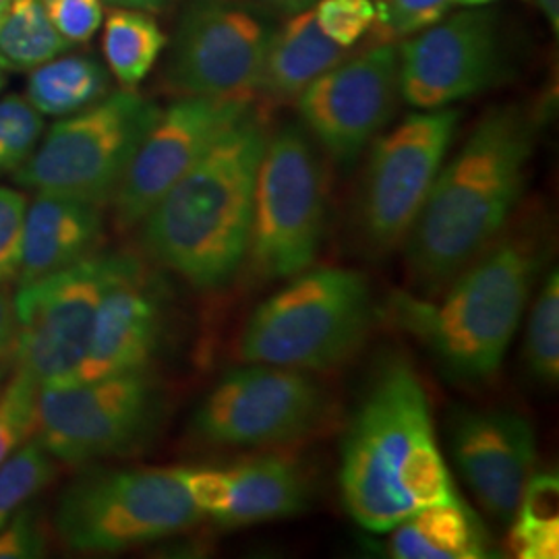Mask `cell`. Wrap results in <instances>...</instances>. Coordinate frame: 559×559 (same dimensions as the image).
I'll return each mask as SVG.
<instances>
[{
  "label": "cell",
  "instance_id": "obj_1",
  "mask_svg": "<svg viewBox=\"0 0 559 559\" xmlns=\"http://www.w3.org/2000/svg\"><path fill=\"white\" fill-rule=\"evenodd\" d=\"M338 480L348 516L376 535L417 510L459 498L427 390L399 353L373 365L342 440Z\"/></svg>",
  "mask_w": 559,
  "mask_h": 559
},
{
  "label": "cell",
  "instance_id": "obj_2",
  "mask_svg": "<svg viewBox=\"0 0 559 559\" xmlns=\"http://www.w3.org/2000/svg\"><path fill=\"white\" fill-rule=\"evenodd\" d=\"M554 251L547 222L508 224L479 258L423 299L399 290L388 302L390 320L419 342L441 373L459 383H487L498 376Z\"/></svg>",
  "mask_w": 559,
  "mask_h": 559
},
{
  "label": "cell",
  "instance_id": "obj_3",
  "mask_svg": "<svg viewBox=\"0 0 559 559\" xmlns=\"http://www.w3.org/2000/svg\"><path fill=\"white\" fill-rule=\"evenodd\" d=\"M535 152V120L519 106L487 112L433 189L404 240L406 270L427 299L500 237L519 207Z\"/></svg>",
  "mask_w": 559,
  "mask_h": 559
},
{
  "label": "cell",
  "instance_id": "obj_4",
  "mask_svg": "<svg viewBox=\"0 0 559 559\" xmlns=\"http://www.w3.org/2000/svg\"><path fill=\"white\" fill-rule=\"evenodd\" d=\"M267 138L253 110L228 129L140 222L145 253L198 290L230 284L247 261Z\"/></svg>",
  "mask_w": 559,
  "mask_h": 559
},
{
  "label": "cell",
  "instance_id": "obj_5",
  "mask_svg": "<svg viewBox=\"0 0 559 559\" xmlns=\"http://www.w3.org/2000/svg\"><path fill=\"white\" fill-rule=\"evenodd\" d=\"M373 320L371 286L362 274L311 265L255 307L237 353L242 362L332 371L359 353Z\"/></svg>",
  "mask_w": 559,
  "mask_h": 559
},
{
  "label": "cell",
  "instance_id": "obj_6",
  "mask_svg": "<svg viewBox=\"0 0 559 559\" xmlns=\"http://www.w3.org/2000/svg\"><path fill=\"white\" fill-rule=\"evenodd\" d=\"M203 519L179 468L94 471L60 493L55 531L83 554H110L166 539Z\"/></svg>",
  "mask_w": 559,
  "mask_h": 559
},
{
  "label": "cell",
  "instance_id": "obj_7",
  "mask_svg": "<svg viewBox=\"0 0 559 559\" xmlns=\"http://www.w3.org/2000/svg\"><path fill=\"white\" fill-rule=\"evenodd\" d=\"M160 108L133 90L115 92L52 124L15 180L38 193L110 203Z\"/></svg>",
  "mask_w": 559,
  "mask_h": 559
},
{
  "label": "cell",
  "instance_id": "obj_8",
  "mask_svg": "<svg viewBox=\"0 0 559 559\" xmlns=\"http://www.w3.org/2000/svg\"><path fill=\"white\" fill-rule=\"evenodd\" d=\"M166 396L150 369L41 385L34 436L60 462L133 454L160 429Z\"/></svg>",
  "mask_w": 559,
  "mask_h": 559
},
{
  "label": "cell",
  "instance_id": "obj_9",
  "mask_svg": "<svg viewBox=\"0 0 559 559\" xmlns=\"http://www.w3.org/2000/svg\"><path fill=\"white\" fill-rule=\"evenodd\" d=\"M325 222L320 156L300 127H282L261 156L247 260L260 278H293L318 260Z\"/></svg>",
  "mask_w": 559,
  "mask_h": 559
},
{
  "label": "cell",
  "instance_id": "obj_10",
  "mask_svg": "<svg viewBox=\"0 0 559 559\" xmlns=\"http://www.w3.org/2000/svg\"><path fill=\"white\" fill-rule=\"evenodd\" d=\"M452 108L423 110L373 143L360 189L359 239L388 255L408 239L459 129Z\"/></svg>",
  "mask_w": 559,
  "mask_h": 559
},
{
  "label": "cell",
  "instance_id": "obj_11",
  "mask_svg": "<svg viewBox=\"0 0 559 559\" xmlns=\"http://www.w3.org/2000/svg\"><path fill=\"white\" fill-rule=\"evenodd\" d=\"M119 253H92L15 295V369L38 385L75 380Z\"/></svg>",
  "mask_w": 559,
  "mask_h": 559
},
{
  "label": "cell",
  "instance_id": "obj_12",
  "mask_svg": "<svg viewBox=\"0 0 559 559\" xmlns=\"http://www.w3.org/2000/svg\"><path fill=\"white\" fill-rule=\"evenodd\" d=\"M328 406V392L311 373L247 362L201 400L191 427L212 445H286L313 433Z\"/></svg>",
  "mask_w": 559,
  "mask_h": 559
},
{
  "label": "cell",
  "instance_id": "obj_13",
  "mask_svg": "<svg viewBox=\"0 0 559 559\" xmlns=\"http://www.w3.org/2000/svg\"><path fill=\"white\" fill-rule=\"evenodd\" d=\"M270 32L237 0H191L175 34L166 80L180 96L253 98Z\"/></svg>",
  "mask_w": 559,
  "mask_h": 559
},
{
  "label": "cell",
  "instance_id": "obj_14",
  "mask_svg": "<svg viewBox=\"0 0 559 559\" xmlns=\"http://www.w3.org/2000/svg\"><path fill=\"white\" fill-rule=\"evenodd\" d=\"M399 96V48L383 44L311 81L297 106L321 147L340 164H353L394 117Z\"/></svg>",
  "mask_w": 559,
  "mask_h": 559
},
{
  "label": "cell",
  "instance_id": "obj_15",
  "mask_svg": "<svg viewBox=\"0 0 559 559\" xmlns=\"http://www.w3.org/2000/svg\"><path fill=\"white\" fill-rule=\"evenodd\" d=\"M253 110L249 98L182 96L160 110L112 198L122 230L140 226L162 195Z\"/></svg>",
  "mask_w": 559,
  "mask_h": 559
},
{
  "label": "cell",
  "instance_id": "obj_16",
  "mask_svg": "<svg viewBox=\"0 0 559 559\" xmlns=\"http://www.w3.org/2000/svg\"><path fill=\"white\" fill-rule=\"evenodd\" d=\"M399 73L400 96L419 110L448 108L489 90L501 75L496 17L475 7L429 25L400 46Z\"/></svg>",
  "mask_w": 559,
  "mask_h": 559
},
{
  "label": "cell",
  "instance_id": "obj_17",
  "mask_svg": "<svg viewBox=\"0 0 559 559\" xmlns=\"http://www.w3.org/2000/svg\"><path fill=\"white\" fill-rule=\"evenodd\" d=\"M448 440L454 464L475 498L493 519L508 524L535 475L533 423L510 408H460L448 420Z\"/></svg>",
  "mask_w": 559,
  "mask_h": 559
},
{
  "label": "cell",
  "instance_id": "obj_18",
  "mask_svg": "<svg viewBox=\"0 0 559 559\" xmlns=\"http://www.w3.org/2000/svg\"><path fill=\"white\" fill-rule=\"evenodd\" d=\"M166 295L160 280L133 253L117 265L96 313L92 340L73 381L150 369L164 338Z\"/></svg>",
  "mask_w": 559,
  "mask_h": 559
},
{
  "label": "cell",
  "instance_id": "obj_19",
  "mask_svg": "<svg viewBox=\"0 0 559 559\" xmlns=\"http://www.w3.org/2000/svg\"><path fill=\"white\" fill-rule=\"evenodd\" d=\"M104 218L100 205L38 193L23 222L17 284L44 278L98 251Z\"/></svg>",
  "mask_w": 559,
  "mask_h": 559
},
{
  "label": "cell",
  "instance_id": "obj_20",
  "mask_svg": "<svg viewBox=\"0 0 559 559\" xmlns=\"http://www.w3.org/2000/svg\"><path fill=\"white\" fill-rule=\"evenodd\" d=\"M226 506L216 522L228 528L293 519L311 501L302 464L286 456L242 460L226 468Z\"/></svg>",
  "mask_w": 559,
  "mask_h": 559
},
{
  "label": "cell",
  "instance_id": "obj_21",
  "mask_svg": "<svg viewBox=\"0 0 559 559\" xmlns=\"http://www.w3.org/2000/svg\"><path fill=\"white\" fill-rule=\"evenodd\" d=\"M388 533V554L396 559H483L496 556L479 516L460 498L417 510Z\"/></svg>",
  "mask_w": 559,
  "mask_h": 559
},
{
  "label": "cell",
  "instance_id": "obj_22",
  "mask_svg": "<svg viewBox=\"0 0 559 559\" xmlns=\"http://www.w3.org/2000/svg\"><path fill=\"white\" fill-rule=\"evenodd\" d=\"M346 48L330 40L318 25L313 9H307L282 23L270 34L261 67L260 90L274 100L299 98L300 92L336 67Z\"/></svg>",
  "mask_w": 559,
  "mask_h": 559
},
{
  "label": "cell",
  "instance_id": "obj_23",
  "mask_svg": "<svg viewBox=\"0 0 559 559\" xmlns=\"http://www.w3.org/2000/svg\"><path fill=\"white\" fill-rule=\"evenodd\" d=\"M108 75L98 60L62 57L44 62L27 80V100L48 117H69L102 100Z\"/></svg>",
  "mask_w": 559,
  "mask_h": 559
},
{
  "label": "cell",
  "instance_id": "obj_24",
  "mask_svg": "<svg viewBox=\"0 0 559 559\" xmlns=\"http://www.w3.org/2000/svg\"><path fill=\"white\" fill-rule=\"evenodd\" d=\"M71 41L50 23L41 0H9L0 17V64L27 71L57 59Z\"/></svg>",
  "mask_w": 559,
  "mask_h": 559
},
{
  "label": "cell",
  "instance_id": "obj_25",
  "mask_svg": "<svg viewBox=\"0 0 559 559\" xmlns=\"http://www.w3.org/2000/svg\"><path fill=\"white\" fill-rule=\"evenodd\" d=\"M166 46L160 25L145 11L117 9L104 27V57L124 87H135L156 64Z\"/></svg>",
  "mask_w": 559,
  "mask_h": 559
},
{
  "label": "cell",
  "instance_id": "obj_26",
  "mask_svg": "<svg viewBox=\"0 0 559 559\" xmlns=\"http://www.w3.org/2000/svg\"><path fill=\"white\" fill-rule=\"evenodd\" d=\"M508 547L520 559L559 556V480L551 473H535L524 487L510 520Z\"/></svg>",
  "mask_w": 559,
  "mask_h": 559
},
{
  "label": "cell",
  "instance_id": "obj_27",
  "mask_svg": "<svg viewBox=\"0 0 559 559\" xmlns=\"http://www.w3.org/2000/svg\"><path fill=\"white\" fill-rule=\"evenodd\" d=\"M524 360L531 378L547 388L559 381V274L547 270L533 300L524 336Z\"/></svg>",
  "mask_w": 559,
  "mask_h": 559
},
{
  "label": "cell",
  "instance_id": "obj_28",
  "mask_svg": "<svg viewBox=\"0 0 559 559\" xmlns=\"http://www.w3.org/2000/svg\"><path fill=\"white\" fill-rule=\"evenodd\" d=\"M57 477L55 456L34 436L0 464V528Z\"/></svg>",
  "mask_w": 559,
  "mask_h": 559
},
{
  "label": "cell",
  "instance_id": "obj_29",
  "mask_svg": "<svg viewBox=\"0 0 559 559\" xmlns=\"http://www.w3.org/2000/svg\"><path fill=\"white\" fill-rule=\"evenodd\" d=\"M40 385L21 369L0 390V464L11 459L36 431Z\"/></svg>",
  "mask_w": 559,
  "mask_h": 559
},
{
  "label": "cell",
  "instance_id": "obj_30",
  "mask_svg": "<svg viewBox=\"0 0 559 559\" xmlns=\"http://www.w3.org/2000/svg\"><path fill=\"white\" fill-rule=\"evenodd\" d=\"M44 115L21 96L0 100V175L20 170L38 147Z\"/></svg>",
  "mask_w": 559,
  "mask_h": 559
},
{
  "label": "cell",
  "instance_id": "obj_31",
  "mask_svg": "<svg viewBox=\"0 0 559 559\" xmlns=\"http://www.w3.org/2000/svg\"><path fill=\"white\" fill-rule=\"evenodd\" d=\"M313 13L330 40L350 48L378 21V4L373 0H318Z\"/></svg>",
  "mask_w": 559,
  "mask_h": 559
},
{
  "label": "cell",
  "instance_id": "obj_32",
  "mask_svg": "<svg viewBox=\"0 0 559 559\" xmlns=\"http://www.w3.org/2000/svg\"><path fill=\"white\" fill-rule=\"evenodd\" d=\"M27 201L20 191L0 187V286L17 280Z\"/></svg>",
  "mask_w": 559,
  "mask_h": 559
},
{
  "label": "cell",
  "instance_id": "obj_33",
  "mask_svg": "<svg viewBox=\"0 0 559 559\" xmlns=\"http://www.w3.org/2000/svg\"><path fill=\"white\" fill-rule=\"evenodd\" d=\"M44 11L60 36L71 44L87 41L102 25V0H41Z\"/></svg>",
  "mask_w": 559,
  "mask_h": 559
},
{
  "label": "cell",
  "instance_id": "obj_34",
  "mask_svg": "<svg viewBox=\"0 0 559 559\" xmlns=\"http://www.w3.org/2000/svg\"><path fill=\"white\" fill-rule=\"evenodd\" d=\"M452 0H381L378 20L396 36L419 34L443 20Z\"/></svg>",
  "mask_w": 559,
  "mask_h": 559
},
{
  "label": "cell",
  "instance_id": "obj_35",
  "mask_svg": "<svg viewBox=\"0 0 559 559\" xmlns=\"http://www.w3.org/2000/svg\"><path fill=\"white\" fill-rule=\"evenodd\" d=\"M48 549L41 522L32 508H21L0 528V559L44 558Z\"/></svg>",
  "mask_w": 559,
  "mask_h": 559
},
{
  "label": "cell",
  "instance_id": "obj_36",
  "mask_svg": "<svg viewBox=\"0 0 559 559\" xmlns=\"http://www.w3.org/2000/svg\"><path fill=\"white\" fill-rule=\"evenodd\" d=\"M15 348V305L4 286H0V362L13 357Z\"/></svg>",
  "mask_w": 559,
  "mask_h": 559
},
{
  "label": "cell",
  "instance_id": "obj_37",
  "mask_svg": "<svg viewBox=\"0 0 559 559\" xmlns=\"http://www.w3.org/2000/svg\"><path fill=\"white\" fill-rule=\"evenodd\" d=\"M112 7L119 9H135V11H145V13H160L173 0H104Z\"/></svg>",
  "mask_w": 559,
  "mask_h": 559
},
{
  "label": "cell",
  "instance_id": "obj_38",
  "mask_svg": "<svg viewBox=\"0 0 559 559\" xmlns=\"http://www.w3.org/2000/svg\"><path fill=\"white\" fill-rule=\"evenodd\" d=\"M265 4H270L272 9H276L280 13L286 15H297L307 9H313L318 4V0H261Z\"/></svg>",
  "mask_w": 559,
  "mask_h": 559
},
{
  "label": "cell",
  "instance_id": "obj_39",
  "mask_svg": "<svg viewBox=\"0 0 559 559\" xmlns=\"http://www.w3.org/2000/svg\"><path fill=\"white\" fill-rule=\"evenodd\" d=\"M535 4L539 7L540 13L545 15V20L549 23V27L554 29V34L559 32V0H535Z\"/></svg>",
  "mask_w": 559,
  "mask_h": 559
},
{
  "label": "cell",
  "instance_id": "obj_40",
  "mask_svg": "<svg viewBox=\"0 0 559 559\" xmlns=\"http://www.w3.org/2000/svg\"><path fill=\"white\" fill-rule=\"evenodd\" d=\"M454 4H462V7H468V9H475V7H485L489 2H496V0H452Z\"/></svg>",
  "mask_w": 559,
  "mask_h": 559
},
{
  "label": "cell",
  "instance_id": "obj_41",
  "mask_svg": "<svg viewBox=\"0 0 559 559\" xmlns=\"http://www.w3.org/2000/svg\"><path fill=\"white\" fill-rule=\"evenodd\" d=\"M7 365L4 362H0V390H2V385H4V380H7Z\"/></svg>",
  "mask_w": 559,
  "mask_h": 559
},
{
  "label": "cell",
  "instance_id": "obj_42",
  "mask_svg": "<svg viewBox=\"0 0 559 559\" xmlns=\"http://www.w3.org/2000/svg\"><path fill=\"white\" fill-rule=\"evenodd\" d=\"M4 83H7V75H4V67L0 64V90L4 87Z\"/></svg>",
  "mask_w": 559,
  "mask_h": 559
},
{
  "label": "cell",
  "instance_id": "obj_43",
  "mask_svg": "<svg viewBox=\"0 0 559 559\" xmlns=\"http://www.w3.org/2000/svg\"><path fill=\"white\" fill-rule=\"evenodd\" d=\"M7 2H9V0H0V9H4V7H7Z\"/></svg>",
  "mask_w": 559,
  "mask_h": 559
},
{
  "label": "cell",
  "instance_id": "obj_44",
  "mask_svg": "<svg viewBox=\"0 0 559 559\" xmlns=\"http://www.w3.org/2000/svg\"><path fill=\"white\" fill-rule=\"evenodd\" d=\"M2 11H4V9H0V17H2Z\"/></svg>",
  "mask_w": 559,
  "mask_h": 559
}]
</instances>
